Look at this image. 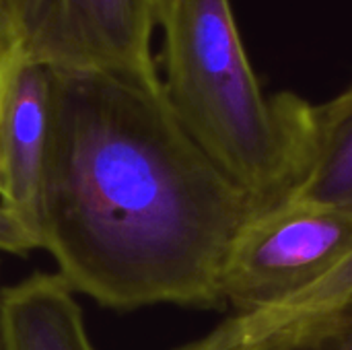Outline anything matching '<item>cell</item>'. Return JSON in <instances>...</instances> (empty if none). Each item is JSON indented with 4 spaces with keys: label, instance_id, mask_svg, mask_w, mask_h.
Here are the masks:
<instances>
[{
    "label": "cell",
    "instance_id": "6da1fadb",
    "mask_svg": "<svg viewBox=\"0 0 352 350\" xmlns=\"http://www.w3.org/2000/svg\"><path fill=\"white\" fill-rule=\"evenodd\" d=\"M250 198L173 116L161 83L50 70L41 250L111 309H219Z\"/></svg>",
    "mask_w": 352,
    "mask_h": 350
},
{
    "label": "cell",
    "instance_id": "7a4b0ae2",
    "mask_svg": "<svg viewBox=\"0 0 352 350\" xmlns=\"http://www.w3.org/2000/svg\"><path fill=\"white\" fill-rule=\"evenodd\" d=\"M163 95L190 138L250 198L287 200L299 151L283 91L266 95L231 0H163Z\"/></svg>",
    "mask_w": 352,
    "mask_h": 350
},
{
    "label": "cell",
    "instance_id": "8992f818",
    "mask_svg": "<svg viewBox=\"0 0 352 350\" xmlns=\"http://www.w3.org/2000/svg\"><path fill=\"white\" fill-rule=\"evenodd\" d=\"M299 151L289 198L352 212V80L334 97L311 103L283 91Z\"/></svg>",
    "mask_w": 352,
    "mask_h": 350
},
{
    "label": "cell",
    "instance_id": "8fae6325",
    "mask_svg": "<svg viewBox=\"0 0 352 350\" xmlns=\"http://www.w3.org/2000/svg\"><path fill=\"white\" fill-rule=\"evenodd\" d=\"M16 52L12 50L8 37L4 35L2 27H0V109H2V99H4V91H6V83H8V72L12 66Z\"/></svg>",
    "mask_w": 352,
    "mask_h": 350
},
{
    "label": "cell",
    "instance_id": "277c9868",
    "mask_svg": "<svg viewBox=\"0 0 352 350\" xmlns=\"http://www.w3.org/2000/svg\"><path fill=\"white\" fill-rule=\"evenodd\" d=\"M352 252V212L287 198L252 212L223 270L221 301L233 316L270 311L328 276Z\"/></svg>",
    "mask_w": 352,
    "mask_h": 350
},
{
    "label": "cell",
    "instance_id": "52a82bcc",
    "mask_svg": "<svg viewBox=\"0 0 352 350\" xmlns=\"http://www.w3.org/2000/svg\"><path fill=\"white\" fill-rule=\"evenodd\" d=\"M74 295L58 272L0 287V350H95Z\"/></svg>",
    "mask_w": 352,
    "mask_h": 350
},
{
    "label": "cell",
    "instance_id": "5b68a950",
    "mask_svg": "<svg viewBox=\"0 0 352 350\" xmlns=\"http://www.w3.org/2000/svg\"><path fill=\"white\" fill-rule=\"evenodd\" d=\"M47 126L50 70L14 56L0 109V204L25 225L37 243Z\"/></svg>",
    "mask_w": 352,
    "mask_h": 350
},
{
    "label": "cell",
    "instance_id": "ba28073f",
    "mask_svg": "<svg viewBox=\"0 0 352 350\" xmlns=\"http://www.w3.org/2000/svg\"><path fill=\"white\" fill-rule=\"evenodd\" d=\"M352 297V252L320 283L278 307L254 316H231L206 336L175 350H239L295 322L322 314Z\"/></svg>",
    "mask_w": 352,
    "mask_h": 350
},
{
    "label": "cell",
    "instance_id": "30bf717a",
    "mask_svg": "<svg viewBox=\"0 0 352 350\" xmlns=\"http://www.w3.org/2000/svg\"><path fill=\"white\" fill-rule=\"evenodd\" d=\"M0 250L8 254H16V256H25L33 250H39L37 239L2 204H0Z\"/></svg>",
    "mask_w": 352,
    "mask_h": 350
},
{
    "label": "cell",
    "instance_id": "3957f363",
    "mask_svg": "<svg viewBox=\"0 0 352 350\" xmlns=\"http://www.w3.org/2000/svg\"><path fill=\"white\" fill-rule=\"evenodd\" d=\"M161 2L0 0V27L29 64L161 83L153 54Z\"/></svg>",
    "mask_w": 352,
    "mask_h": 350
},
{
    "label": "cell",
    "instance_id": "9c48e42d",
    "mask_svg": "<svg viewBox=\"0 0 352 350\" xmlns=\"http://www.w3.org/2000/svg\"><path fill=\"white\" fill-rule=\"evenodd\" d=\"M239 350H352V297Z\"/></svg>",
    "mask_w": 352,
    "mask_h": 350
}]
</instances>
